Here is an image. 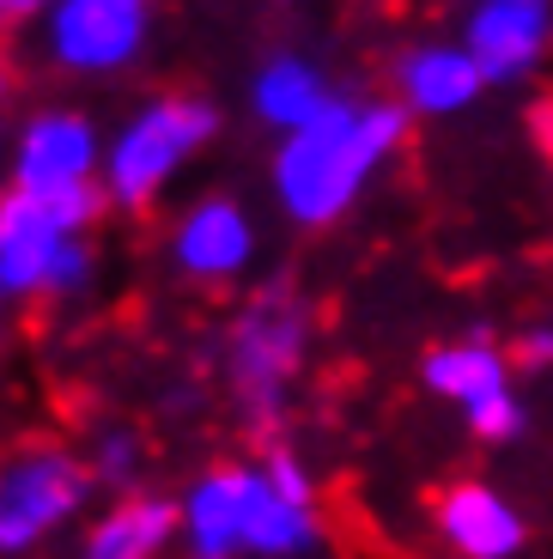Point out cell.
<instances>
[{"instance_id": "cell-6", "label": "cell", "mask_w": 553, "mask_h": 559, "mask_svg": "<svg viewBox=\"0 0 553 559\" xmlns=\"http://www.w3.org/2000/svg\"><path fill=\"white\" fill-rule=\"evenodd\" d=\"M146 0H49L37 7V56L61 80H116L153 49Z\"/></svg>"}, {"instance_id": "cell-16", "label": "cell", "mask_w": 553, "mask_h": 559, "mask_svg": "<svg viewBox=\"0 0 553 559\" xmlns=\"http://www.w3.org/2000/svg\"><path fill=\"white\" fill-rule=\"evenodd\" d=\"M85 475H92V487H110L116 499H128V492H140V475H146V438L134 432V426H97L92 444H85Z\"/></svg>"}, {"instance_id": "cell-14", "label": "cell", "mask_w": 553, "mask_h": 559, "mask_svg": "<svg viewBox=\"0 0 553 559\" xmlns=\"http://www.w3.org/2000/svg\"><path fill=\"white\" fill-rule=\"evenodd\" d=\"M420 383H426L438 402H457L462 419L481 414V407L517 395V378H511V353L498 347L493 335H457V341H438V347L420 359Z\"/></svg>"}, {"instance_id": "cell-21", "label": "cell", "mask_w": 553, "mask_h": 559, "mask_svg": "<svg viewBox=\"0 0 553 559\" xmlns=\"http://www.w3.org/2000/svg\"><path fill=\"white\" fill-rule=\"evenodd\" d=\"M536 140H541V153L553 158V98L536 104Z\"/></svg>"}, {"instance_id": "cell-22", "label": "cell", "mask_w": 553, "mask_h": 559, "mask_svg": "<svg viewBox=\"0 0 553 559\" xmlns=\"http://www.w3.org/2000/svg\"><path fill=\"white\" fill-rule=\"evenodd\" d=\"M13 85H19V73H13V56H7V49H0V110H7V104H13Z\"/></svg>"}, {"instance_id": "cell-12", "label": "cell", "mask_w": 553, "mask_h": 559, "mask_svg": "<svg viewBox=\"0 0 553 559\" xmlns=\"http://www.w3.org/2000/svg\"><path fill=\"white\" fill-rule=\"evenodd\" d=\"M486 92L474 56L457 37H420L396 56V104L408 116H462Z\"/></svg>"}, {"instance_id": "cell-1", "label": "cell", "mask_w": 553, "mask_h": 559, "mask_svg": "<svg viewBox=\"0 0 553 559\" xmlns=\"http://www.w3.org/2000/svg\"><path fill=\"white\" fill-rule=\"evenodd\" d=\"M408 146V110L396 98H334L310 128L274 140L268 195L298 231H329L372 195L389 158Z\"/></svg>"}, {"instance_id": "cell-8", "label": "cell", "mask_w": 553, "mask_h": 559, "mask_svg": "<svg viewBox=\"0 0 553 559\" xmlns=\"http://www.w3.org/2000/svg\"><path fill=\"white\" fill-rule=\"evenodd\" d=\"M104 128L92 122V110L80 104H43L25 122L13 128V146H7V189H25V195H80L97 189L104 177Z\"/></svg>"}, {"instance_id": "cell-15", "label": "cell", "mask_w": 553, "mask_h": 559, "mask_svg": "<svg viewBox=\"0 0 553 559\" xmlns=\"http://www.w3.org/2000/svg\"><path fill=\"white\" fill-rule=\"evenodd\" d=\"M170 547H177V499L128 492V499H110L85 523L73 559H165Z\"/></svg>"}, {"instance_id": "cell-11", "label": "cell", "mask_w": 553, "mask_h": 559, "mask_svg": "<svg viewBox=\"0 0 553 559\" xmlns=\"http://www.w3.org/2000/svg\"><path fill=\"white\" fill-rule=\"evenodd\" d=\"M432 530L457 559H517L529 547V518L486 480H450L432 504Z\"/></svg>"}, {"instance_id": "cell-9", "label": "cell", "mask_w": 553, "mask_h": 559, "mask_svg": "<svg viewBox=\"0 0 553 559\" xmlns=\"http://www.w3.org/2000/svg\"><path fill=\"white\" fill-rule=\"evenodd\" d=\"M256 255H262V225L225 189L195 195L165 231V262L189 286H232L256 267Z\"/></svg>"}, {"instance_id": "cell-13", "label": "cell", "mask_w": 553, "mask_h": 559, "mask_svg": "<svg viewBox=\"0 0 553 559\" xmlns=\"http://www.w3.org/2000/svg\"><path fill=\"white\" fill-rule=\"evenodd\" d=\"M244 98H249V116H256L268 134L286 140V134L317 122L341 92L329 85V68H322L317 56H305V49H274V56L256 61Z\"/></svg>"}, {"instance_id": "cell-20", "label": "cell", "mask_w": 553, "mask_h": 559, "mask_svg": "<svg viewBox=\"0 0 553 559\" xmlns=\"http://www.w3.org/2000/svg\"><path fill=\"white\" fill-rule=\"evenodd\" d=\"M19 25H37V7H31V0H0V37L19 31Z\"/></svg>"}, {"instance_id": "cell-7", "label": "cell", "mask_w": 553, "mask_h": 559, "mask_svg": "<svg viewBox=\"0 0 553 559\" xmlns=\"http://www.w3.org/2000/svg\"><path fill=\"white\" fill-rule=\"evenodd\" d=\"M110 213L104 189L80 195H25V189H0V305H31L49 293V267L73 238H92V225Z\"/></svg>"}, {"instance_id": "cell-2", "label": "cell", "mask_w": 553, "mask_h": 559, "mask_svg": "<svg viewBox=\"0 0 553 559\" xmlns=\"http://www.w3.org/2000/svg\"><path fill=\"white\" fill-rule=\"evenodd\" d=\"M183 559H310L322 554V511L268 480L262 462H220L177 492Z\"/></svg>"}, {"instance_id": "cell-17", "label": "cell", "mask_w": 553, "mask_h": 559, "mask_svg": "<svg viewBox=\"0 0 553 559\" xmlns=\"http://www.w3.org/2000/svg\"><path fill=\"white\" fill-rule=\"evenodd\" d=\"M97 286V243L92 238H73L68 250L56 255V267H49V305H80L85 293Z\"/></svg>"}, {"instance_id": "cell-10", "label": "cell", "mask_w": 553, "mask_h": 559, "mask_svg": "<svg viewBox=\"0 0 553 559\" xmlns=\"http://www.w3.org/2000/svg\"><path fill=\"white\" fill-rule=\"evenodd\" d=\"M486 85H523L553 56V0H474L457 25Z\"/></svg>"}, {"instance_id": "cell-4", "label": "cell", "mask_w": 553, "mask_h": 559, "mask_svg": "<svg viewBox=\"0 0 553 559\" xmlns=\"http://www.w3.org/2000/svg\"><path fill=\"white\" fill-rule=\"evenodd\" d=\"M225 116L208 92H153L140 98L104 140V201L116 213H153L170 182L220 140Z\"/></svg>"}, {"instance_id": "cell-5", "label": "cell", "mask_w": 553, "mask_h": 559, "mask_svg": "<svg viewBox=\"0 0 553 559\" xmlns=\"http://www.w3.org/2000/svg\"><path fill=\"white\" fill-rule=\"evenodd\" d=\"M85 456L61 444H25L0 462V559H31L92 504Z\"/></svg>"}, {"instance_id": "cell-3", "label": "cell", "mask_w": 553, "mask_h": 559, "mask_svg": "<svg viewBox=\"0 0 553 559\" xmlns=\"http://www.w3.org/2000/svg\"><path fill=\"white\" fill-rule=\"evenodd\" d=\"M310 341H317L310 298L286 274L262 280L232 310L220 341V371H225V395H232L249 432H280V419L298 395V378H305Z\"/></svg>"}, {"instance_id": "cell-19", "label": "cell", "mask_w": 553, "mask_h": 559, "mask_svg": "<svg viewBox=\"0 0 553 559\" xmlns=\"http://www.w3.org/2000/svg\"><path fill=\"white\" fill-rule=\"evenodd\" d=\"M511 365H523V371H553V322H529L523 335L511 341Z\"/></svg>"}, {"instance_id": "cell-18", "label": "cell", "mask_w": 553, "mask_h": 559, "mask_svg": "<svg viewBox=\"0 0 553 559\" xmlns=\"http://www.w3.org/2000/svg\"><path fill=\"white\" fill-rule=\"evenodd\" d=\"M268 468V480H274L286 499H298V504H317V475H310V462L298 456L292 444H268L262 456H256Z\"/></svg>"}]
</instances>
